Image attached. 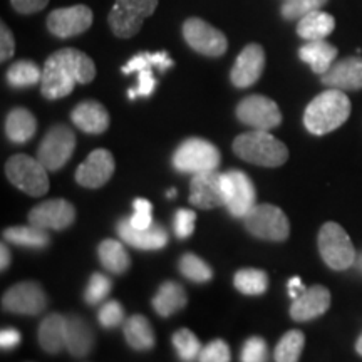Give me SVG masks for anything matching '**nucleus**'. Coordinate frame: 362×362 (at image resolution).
<instances>
[{
    "mask_svg": "<svg viewBox=\"0 0 362 362\" xmlns=\"http://www.w3.org/2000/svg\"><path fill=\"white\" fill-rule=\"evenodd\" d=\"M200 362H230L232 361V352H230L228 344L221 339H215L208 346H205L198 357Z\"/></svg>",
    "mask_w": 362,
    "mask_h": 362,
    "instance_id": "nucleus-41",
    "label": "nucleus"
},
{
    "mask_svg": "<svg viewBox=\"0 0 362 362\" xmlns=\"http://www.w3.org/2000/svg\"><path fill=\"white\" fill-rule=\"evenodd\" d=\"M76 148V134L69 126L56 124L45 133L37 149V160L49 171H57L71 160Z\"/></svg>",
    "mask_w": 362,
    "mask_h": 362,
    "instance_id": "nucleus-9",
    "label": "nucleus"
},
{
    "mask_svg": "<svg viewBox=\"0 0 362 362\" xmlns=\"http://www.w3.org/2000/svg\"><path fill=\"white\" fill-rule=\"evenodd\" d=\"M336 29V19L327 12L314 11L302 17L297 24V35L304 40H324Z\"/></svg>",
    "mask_w": 362,
    "mask_h": 362,
    "instance_id": "nucleus-27",
    "label": "nucleus"
},
{
    "mask_svg": "<svg viewBox=\"0 0 362 362\" xmlns=\"http://www.w3.org/2000/svg\"><path fill=\"white\" fill-rule=\"evenodd\" d=\"M94 16L88 6L56 8L47 17V30L59 39H69L84 34L93 25Z\"/></svg>",
    "mask_w": 362,
    "mask_h": 362,
    "instance_id": "nucleus-14",
    "label": "nucleus"
},
{
    "mask_svg": "<svg viewBox=\"0 0 362 362\" xmlns=\"http://www.w3.org/2000/svg\"><path fill=\"white\" fill-rule=\"evenodd\" d=\"M98 320L104 329H115L124 322V309L117 300H107L98 312Z\"/></svg>",
    "mask_w": 362,
    "mask_h": 362,
    "instance_id": "nucleus-40",
    "label": "nucleus"
},
{
    "mask_svg": "<svg viewBox=\"0 0 362 362\" xmlns=\"http://www.w3.org/2000/svg\"><path fill=\"white\" fill-rule=\"evenodd\" d=\"M66 315L51 314L39 325V346L47 354H59L66 349Z\"/></svg>",
    "mask_w": 362,
    "mask_h": 362,
    "instance_id": "nucleus-25",
    "label": "nucleus"
},
{
    "mask_svg": "<svg viewBox=\"0 0 362 362\" xmlns=\"http://www.w3.org/2000/svg\"><path fill=\"white\" fill-rule=\"evenodd\" d=\"M267 342L262 337L247 339L242 347L240 362H267Z\"/></svg>",
    "mask_w": 362,
    "mask_h": 362,
    "instance_id": "nucleus-42",
    "label": "nucleus"
},
{
    "mask_svg": "<svg viewBox=\"0 0 362 362\" xmlns=\"http://www.w3.org/2000/svg\"><path fill=\"white\" fill-rule=\"evenodd\" d=\"M356 265H357V269H359L361 272H362V253L359 257H357V260H356Z\"/></svg>",
    "mask_w": 362,
    "mask_h": 362,
    "instance_id": "nucleus-53",
    "label": "nucleus"
},
{
    "mask_svg": "<svg viewBox=\"0 0 362 362\" xmlns=\"http://www.w3.org/2000/svg\"><path fill=\"white\" fill-rule=\"evenodd\" d=\"M233 151L243 161L265 168H279L288 160V149L269 131L253 129L237 136Z\"/></svg>",
    "mask_w": 362,
    "mask_h": 362,
    "instance_id": "nucleus-3",
    "label": "nucleus"
},
{
    "mask_svg": "<svg viewBox=\"0 0 362 362\" xmlns=\"http://www.w3.org/2000/svg\"><path fill=\"white\" fill-rule=\"evenodd\" d=\"M16 52V39H13L12 30L4 24H0V61L6 62Z\"/></svg>",
    "mask_w": 362,
    "mask_h": 362,
    "instance_id": "nucleus-46",
    "label": "nucleus"
},
{
    "mask_svg": "<svg viewBox=\"0 0 362 362\" xmlns=\"http://www.w3.org/2000/svg\"><path fill=\"white\" fill-rule=\"evenodd\" d=\"M126 342L131 349L138 352L151 351L156 344L155 330L144 315H131L128 320H124L123 325Z\"/></svg>",
    "mask_w": 362,
    "mask_h": 362,
    "instance_id": "nucleus-26",
    "label": "nucleus"
},
{
    "mask_svg": "<svg viewBox=\"0 0 362 362\" xmlns=\"http://www.w3.org/2000/svg\"><path fill=\"white\" fill-rule=\"evenodd\" d=\"M166 197H168V198H175V197H176V189H175V188L168 189V192H166Z\"/></svg>",
    "mask_w": 362,
    "mask_h": 362,
    "instance_id": "nucleus-52",
    "label": "nucleus"
},
{
    "mask_svg": "<svg viewBox=\"0 0 362 362\" xmlns=\"http://www.w3.org/2000/svg\"><path fill=\"white\" fill-rule=\"evenodd\" d=\"M173 347L181 362H194L200 357L202 344L189 329H180L173 334Z\"/></svg>",
    "mask_w": 362,
    "mask_h": 362,
    "instance_id": "nucleus-37",
    "label": "nucleus"
},
{
    "mask_svg": "<svg viewBox=\"0 0 362 362\" xmlns=\"http://www.w3.org/2000/svg\"><path fill=\"white\" fill-rule=\"evenodd\" d=\"M233 285L245 296H262L269 287V275L259 269H242L235 274Z\"/></svg>",
    "mask_w": 362,
    "mask_h": 362,
    "instance_id": "nucleus-34",
    "label": "nucleus"
},
{
    "mask_svg": "<svg viewBox=\"0 0 362 362\" xmlns=\"http://www.w3.org/2000/svg\"><path fill=\"white\" fill-rule=\"evenodd\" d=\"M47 168L39 160L27 155H13L6 165V175L13 187L30 197L39 198L49 192Z\"/></svg>",
    "mask_w": 362,
    "mask_h": 362,
    "instance_id": "nucleus-8",
    "label": "nucleus"
},
{
    "mask_svg": "<svg viewBox=\"0 0 362 362\" xmlns=\"http://www.w3.org/2000/svg\"><path fill=\"white\" fill-rule=\"evenodd\" d=\"M115 170L116 163L111 151L104 148H98L79 165L78 171H76V181H78L81 187L89 189L101 188L103 185H106L111 180V176L115 175Z\"/></svg>",
    "mask_w": 362,
    "mask_h": 362,
    "instance_id": "nucleus-16",
    "label": "nucleus"
},
{
    "mask_svg": "<svg viewBox=\"0 0 362 362\" xmlns=\"http://www.w3.org/2000/svg\"><path fill=\"white\" fill-rule=\"evenodd\" d=\"M189 203L200 210L225 206L221 175L216 173V170L193 175L192 183H189Z\"/></svg>",
    "mask_w": 362,
    "mask_h": 362,
    "instance_id": "nucleus-18",
    "label": "nucleus"
},
{
    "mask_svg": "<svg viewBox=\"0 0 362 362\" xmlns=\"http://www.w3.org/2000/svg\"><path fill=\"white\" fill-rule=\"evenodd\" d=\"M235 112L240 123L250 126L253 129L270 131L282 124V112L279 110V104L262 94L243 98Z\"/></svg>",
    "mask_w": 362,
    "mask_h": 362,
    "instance_id": "nucleus-12",
    "label": "nucleus"
},
{
    "mask_svg": "<svg viewBox=\"0 0 362 362\" xmlns=\"http://www.w3.org/2000/svg\"><path fill=\"white\" fill-rule=\"evenodd\" d=\"M305 346V336L302 330L292 329L284 334L274 351L275 362H298Z\"/></svg>",
    "mask_w": 362,
    "mask_h": 362,
    "instance_id": "nucleus-33",
    "label": "nucleus"
},
{
    "mask_svg": "<svg viewBox=\"0 0 362 362\" xmlns=\"http://www.w3.org/2000/svg\"><path fill=\"white\" fill-rule=\"evenodd\" d=\"M330 292L324 285H312L300 297L293 298L291 317L296 322H307L324 315L330 307Z\"/></svg>",
    "mask_w": 362,
    "mask_h": 362,
    "instance_id": "nucleus-21",
    "label": "nucleus"
},
{
    "mask_svg": "<svg viewBox=\"0 0 362 362\" xmlns=\"http://www.w3.org/2000/svg\"><path fill=\"white\" fill-rule=\"evenodd\" d=\"M287 288H288V296H291V298L300 297L302 293L307 291V287L304 285V282H302L300 277H292L288 280Z\"/></svg>",
    "mask_w": 362,
    "mask_h": 362,
    "instance_id": "nucleus-49",
    "label": "nucleus"
},
{
    "mask_svg": "<svg viewBox=\"0 0 362 362\" xmlns=\"http://www.w3.org/2000/svg\"><path fill=\"white\" fill-rule=\"evenodd\" d=\"M72 123L88 134H101L110 128V112L101 103L83 101L71 112Z\"/></svg>",
    "mask_w": 362,
    "mask_h": 362,
    "instance_id": "nucleus-22",
    "label": "nucleus"
},
{
    "mask_svg": "<svg viewBox=\"0 0 362 362\" xmlns=\"http://www.w3.org/2000/svg\"><path fill=\"white\" fill-rule=\"evenodd\" d=\"M173 168L180 173L198 175L215 171L220 166L221 156L214 143L202 138H188L173 153Z\"/></svg>",
    "mask_w": 362,
    "mask_h": 362,
    "instance_id": "nucleus-5",
    "label": "nucleus"
},
{
    "mask_svg": "<svg viewBox=\"0 0 362 362\" xmlns=\"http://www.w3.org/2000/svg\"><path fill=\"white\" fill-rule=\"evenodd\" d=\"M4 238L8 243L13 245L25 247V248H45L49 245V235L47 230L37 228V226L29 225V226H11L4 232Z\"/></svg>",
    "mask_w": 362,
    "mask_h": 362,
    "instance_id": "nucleus-31",
    "label": "nucleus"
},
{
    "mask_svg": "<svg viewBox=\"0 0 362 362\" xmlns=\"http://www.w3.org/2000/svg\"><path fill=\"white\" fill-rule=\"evenodd\" d=\"M225 206L235 218H245L248 211L257 205V193L252 180L240 170H230L221 173Z\"/></svg>",
    "mask_w": 362,
    "mask_h": 362,
    "instance_id": "nucleus-10",
    "label": "nucleus"
},
{
    "mask_svg": "<svg viewBox=\"0 0 362 362\" xmlns=\"http://www.w3.org/2000/svg\"><path fill=\"white\" fill-rule=\"evenodd\" d=\"M112 288L111 279L107 275L101 274V272H96V274L90 275L88 287H86L84 292V300L86 304L89 305H98L104 302V298L110 296Z\"/></svg>",
    "mask_w": 362,
    "mask_h": 362,
    "instance_id": "nucleus-39",
    "label": "nucleus"
},
{
    "mask_svg": "<svg viewBox=\"0 0 362 362\" xmlns=\"http://www.w3.org/2000/svg\"><path fill=\"white\" fill-rule=\"evenodd\" d=\"M329 0H285L280 7L285 21H300L307 13L320 11Z\"/></svg>",
    "mask_w": 362,
    "mask_h": 362,
    "instance_id": "nucleus-38",
    "label": "nucleus"
},
{
    "mask_svg": "<svg viewBox=\"0 0 362 362\" xmlns=\"http://www.w3.org/2000/svg\"><path fill=\"white\" fill-rule=\"evenodd\" d=\"M194 223H197V215L193 210H187V208H180L175 214L173 228L178 238H188L189 235L194 232Z\"/></svg>",
    "mask_w": 362,
    "mask_h": 362,
    "instance_id": "nucleus-44",
    "label": "nucleus"
},
{
    "mask_svg": "<svg viewBox=\"0 0 362 362\" xmlns=\"http://www.w3.org/2000/svg\"><path fill=\"white\" fill-rule=\"evenodd\" d=\"M156 79L153 76V67H146V69L138 71V88L128 90V98L136 99V96L148 98L151 96L153 90L156 89Z\"/></svg>",
    "mask_w": 362,
    "mask_h": 362,
    "instance_id": "nucleus-45",
    "label": "nucleus"
},
{
    "mask_svg": "<svg viewBox=\"0 0 362 362\" xmlns=\"http://www.w3.org/2000/svg\"><path fill=\"white\" fill-rule=\"evenodd\" d=\"M156 7L158 0H116L107 24L116 37L129 39L139 33L144 19L151 17Z\"/></svg>",
    "mask_w": 362,
    "mask_h": 362,
    "instance_id": "nucleus-6",
    "label": "nucleus"
},
{
    "mask_svg": "<svg viewBox=\"0 0 362 362\" xmlns=\"http://www.w3.org/2000/svg\"><path fill=\"white\" fill-rule=\"evenodd\" d=\"M0 253H2V260H0V269L6 270L11 265V252H8L7 245L0 247Z\"/></svg>",
    "mask_w": 362,
    "mask_h": 362,
    "instance_id": "nucleus-50",
    "label": "nucleus"
},
{
    "mask_svg": "<svg viewBox=\"0 0 362 362\" xmlns=\"http://www.w3.org/2000/svg\"><path fill=\"white\" fill-rule=\"evenodd\" d=\"M247 232L260 240L269 242H285L291 235V223L287 215L279 206L270 203L255 205L243 218Z\"/></svg>",
    "mask_w": 362,
    "mask_h": 362,
    "instance_id": "nucleus-7",
    "label": "nucleus"
},
{
    "mask_svg": "<svg viewBox=\"0 0 362 362\" xmlns=\"http://www.w3.org/2000/svg\"><path fill=\"white\" fill-rule=\"evenodd\" d=\"M2 307L12 314L37 315L47 307V296L37 282H21L4 293Z\"/></svg>",
    "mask_w": 362,
    "mask_h": 362,
    "instance_id": "nucleus-13",
    "label": "nucleus"
},
{
    "mask_svg": "<svg viewBox=\"0 0 362 362\" xmlns=\"http://www.w3.org/2000/svg\"><path fill=\"white\" fill-rule=\"evenodd\" d=\"M356 352L362 357V332H361L359 339H357V341H356Z\"/></svg>",
    "mask_w": 362,
    "mask_h": 362,
    "instance_id": "nucleus-51",
    "label": "nucleus"
},
{
    "mask_svg": "<svg viewBox=\"0 0 362 362\" xmlns=\"http://www.w3.org/2000/svg\"><path fill=\"white\" fill-rule=\"evenodd\" d=\"M183 37L193 51L208 57L223 56L228 49V39L221 30L215 29L214 25L208 24L206 21L198 19V17H189L185 21Z\"/></svg>",
    "mask_w": 362,
    "mask_h": 362,
    "instance_id": "nucleus-11",
    "label": "nucleus"
},
{
    "mask_svg": "<svg viewBox=\"0 0 362 362\" xmlns=\"http://www.w3.org/2000/svg\"><path fill=\"white\" fill-rule=\"evenodd\" d=\"M336 45L325 42V40H309L298 49V57L310 66L312 72L322 76L330 69L337 57Z\"/></svg>",
    "mask_w": 362,
    "mask_h": 362,
    "instance_id": "nucleus-24",
    "label": "nucleus"
},
{
    "mask_svg": "<svg viewBox=\"0 0 362 362\" xmlns=\"http://www.w3.org/2000/svg\"><path fill=\"white\" fill-rule=\"evenodd\" d=\"M42 81V69L33 61H17L8 67L7 83L16 89L30 88Z\"/></svg>",
    "mask_w": 362,
    "mask_h": 362,
    "instance_id": "nucleus-32",
    "label": "nucleus"
},
{
    "mask_svg": "<svg viewBox=\"0 0 362 362\" xmlns=\"http://www.w3.org/2000/svg\"><path fill=\"white\" fill-rule=\"evenodd\" d=\"M35 129H37V121L25 107H16L6 117V134L12 143H27L35 134Z\"/></svg>",
    "mask_w": 362,
    "mask_h": 362,
    "instance_id": "nucleus-29",
    "label": "nucleus"
},
{
    "mask_svg": "<svg viewBox=\"0 0 362 362\" xmlns=\"http://www.w3.org/2000/svg\"><path fill=\"white\" fill-rule=\"evenodd\" d=\"M188 297L185 288L178 282H165L160 285L158 292L153 297V309L158 315L170 317L187 305Z\"/></svg>",
    "mask_w": 362,
    "mask_h": 362,
    "instance_id": "nucleus-28",
    "label": "nucleus"
},
{
    "mask_svg": "<svg viewBox=\"0 0 362 362\" xmlns=\"http://www.w3.org/2000/svg\"><path fill=\"white\" fill-rule=\"evenodd\" d=\"M98 255L99 260H101V265L107 272H111V274H124L131 265L128 250H126L123 243L117 242V240H103L98 247Z\"/></svg>",
    "mask_w": 362,
    "mask_h": 362,
    "instance_id": "nucleus-30",
    "label": "nucleus"
},
{
    "mask_svg": "<svg viewBox=\"0 0 362 362\" xmlns=\"http://www.w3.org/2000/svg\"><path fill=\"white\" fill-rule=\"evenodd\" d=\"M320 83L330 89L359 90L362 89V57L351 56L334 62L325 74L320 76Z\"/></svg>",
    "mask_w": 362,
    "mask_h": 362,
    "instance_id": "nucleus-19",
    "label": "nucleus"
},
{
    "mask_svg": "<svg viewBox=\"0 0 362 362\" xmlns=\"http://www.w3.org/2000/svg\"><path fill=\"white\" fill-rule=\"evenodd\" d=\"M133 208H134V214L129 218V221L134 228H139V230L149 228V226L155 223L151 216L153 206L148 200H144V198H136L133 202Z\"/></svg>",
    "mask_w": 362,
    "mask_h": 362,
    "instance_id": "nucleus-43",
    "label": "nucleus"
},
{
    "mask_svg": "<svg viewBox=\"0 0 362 362\" xmlns=\"http://www.w3.org/2000/svg\"><path fill=\"white\" fill-rule=\"evenodd\" d=\"M96 78V66L88 54L66 47L51 54L42 67L40 93L45 99L66 98L76 84H89Z\"/></svg>",
    "mask_w": 362,
    "mask_h": 362,
    "instance_id": "nucleus-1",
    "label": "nucleus"
},
{
    "mask_svg": "<svg viewBox=\"0 0 362 362\" xmlns=\"http://www.w3.org/2000/svg\"><path fill=\"white\" fill-rule=\"evenodd\" d=\"M171 66H173V61L170 59L168 52H139L128 61V64L123 66L121 71L123 74H133L146 67H158L161 72H165Z\"/></svg>",
    "mask_w": 362,
    "mask_h": 362,
    "instance_id": "nucleus-36",
    "label": "nucleus"
},
{
    "mask_svg": "<svg viewBox=\"0 0 362 362\" xmlns=\"http://www.w3.org/2000/svg\"><path fill=\"white\" fill-rule=\"evenodd\" d=\"M180 272L185 279L192 280L194 284H205L214 277V270L194 253H185L180 259Z\"/></svg>",
    "mask_w": 362,
    "mask_h": 362,
    "instance_id": "nucleus-35",
    "label": "nucleus"
},
{
    "mask_svg": "<svg viewBox=\"0 0 362 362\" xmlns=\"http://www.w3.org/2000/svg\"><path fill=\"white\" fill-rule=\"evenodd\" d=\"M265 67V51L260 44H248L238 54L230 72L232 84L238 89L250 88L262 78Z\"/></svg>",
    "mask_w": 362,
    "mask_h": 362,
    "instance_id": "nucleus-17",
    "label": "nucleus"
},
{
    "mask_svg": "<svg viewBox=\"0 0 362 362\" xmlns=\"http://www.w3.org/2000/svg\"><path fill=\"white\" fill-rule=\"evenodd\" d=\"M351 99L341 89H327L309 103L304 112V126L310 134L324 136L332 133L349 119Z\"/></svg>",
    "mask_w": 362,
    "mask_h": 362,
    "instance_id": "nucleus-2",
    "label": "nucleus"
},
{
    "mask_svg": "<svg viewBox=\"0 0 362 362\" xmlns=\"http://www.w3.org/2000/svg\"><path fill=\"white\" fill-rule=\"evenodd\" d=\"M117 233L128 245L139 250H160L168 243V232L160 223H153L149 228H134L129 218L117 221Z\"/></svg>",
    "mask_w": 362,
    "mask_h": 362,
    "instance_id": "nucleus-20",
    "label": "nucleus"
},
{
    "mask_svg": "<svg viewBox=\"0 0 362 362\" xmlns=\"http://www.w3.org/2000/svg\"><path fill=\"white\" fill-rule=\"evenodd\" d=\"M76 220V208L72 203L62 198L47 200L35 205L29 211V223L42 230H61L69 228Z\"/></svg>",
    "mask_w": 362,
    "mask_h": 362,
    "instance_id": "nucleus-15",
    "label": "nucleus"
},
{
    "mask_svg": "<svg viewBox=\"0 0 362 362\" xmlns=\"http://www.w3.org/2000/svg\"><path fill=\"white\" fill-rule=\"evenodd\" d=\"M21 342H22V336L19 330L12 327L2 329V332H0V346H2L4 351L16 349Z\"/></svg>",
    "mask_w": 362,
    "mask_h": 362,
    "instance_id": "nucleus-48",
    "label": "nucleus"
},
{
    "mask_svg": "<svg viewBox=\"0 0 362 362\" xmlns=\"http://www.w3.org/2000/svg\"><path fill=\"white\" fill-rule=\"evenodd\" d=\"M47 4L49 0H11V6L13 11L24 13V16L44 11V8L47 7Z\"/></svg>",
    "mask_w": 362,
    "mask_h": 362,
    "instance_id": "nucleus-47",
    "label": "nucleus"
},
{
    "mask_svg": "<svg viewBox=\"0 0 362 362\" xmlns=\"http://www.w3.org/2000/svg\"><path fill=\"white\" fill-rule=\"evenodd\" d=\"M319 253L329 269L342 272L356 264L357 255L352 240L346 230L336 221H327L322 225L317 238Z\"/></svg>",
    "mask_w": 362,
    "mask_h": 362,
    "instance_id": "nucleus-4",
    "label": "nucleus"
},
{
    "mask_svg": "<svg viewBox=\"0 0 362 362\" xmlns=\"http://www.w3.org/2000/svg\"><path fill=\"white\" fill-rule=\"evenodd\" d=\"M66 349L72 357H86L94 347V330L81 315H66Z\"/></svg>",
    "mask_w": 362,
    "mask_h": 362,
    "instance_id": "nucleus-23",
    "label": "nucleus"
}]
</instances>
